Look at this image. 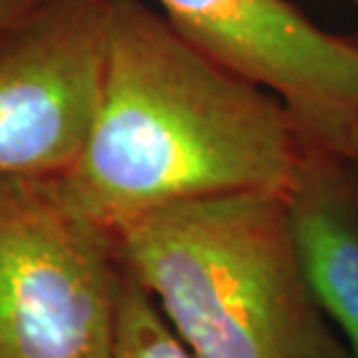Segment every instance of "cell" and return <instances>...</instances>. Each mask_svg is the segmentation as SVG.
<instances>
[{
    "label": "cell",
    "instance_id": "6da1fadb",
    "mask_svg": "<svg viewBox=\"0 0 358 358\" xmlns=\"http://www.w3.org/2000/svg\"><path fill=\"white\" fill-rule=\"evenodd\" d=\"M300 154L282 98L212 59L159 7L110 0L98 110L59 177L87 217L112 233L182 200L284 191Z\"/></svg>",
    "mask_w": 358,
    "mask_h": 358
},
{
    "label": "cell",
    "instance_id": "7a4b0ae2",
    "mask_svg": "<svg viewBox=\"0 0 358 358\" xmlns=\"http://www.w3.org/2000/svg\"><path fill=\"white\" fill-rule=\"evenodd\" d=\"M112 240L196 358H349L300 270L284 191L156 207Z\"/></svg>",
    "mask_w": 358,
    "mask_h": 358
},
{
    "label": "cell",
    "instance_id": "3957f363",
    "mask_svg": "<svg viewBox=\"0 0 358 358\" xmlns=\"http://www.w3.org/2000/svg\"><path fill=\"white\" fill-rule=\"evenodd\" d=\"M121 261L59 177H0V358H112Z\"/></svg>",
    "mask_w": 358,
    "mask_h": 358
},
{
    "label": "cell",
    "instance_id": "277c9868",
    "mask_svg": "<svg viewBox=\"0 0 358 358\" xmlns=\"http://www.w3.org/2000/svg\"><path fill=\"white\" fill-rule=\"evenodd\" d=\"M110 0H45L0 31V177H63L98 110Z\"/></svg>",
    "mask_w": 358,
    "mask_h": 358
},
{
    "label": "cell",
    "instance_id": "5b68a950",
    "mask_svg": "<svg viewBox=\"0 0 358 358\" xmlns=\"http://www.w3.org/2000/svg\"><path fill=\"white\" fill-rule=\"evenodd\" d=\"M182 35L279 96L307 142L331 149L358 112V40L286 0H156Z\"/></svg>",
    "mask_w": 358,
    "mask_h": 358
},
{
    "label": "cell",
    "instance_id": "8992f818",
    "mask_svg": "<svg viewBox=\"0 0 358 358\" xmlns=\"http://www.w3.org/2000/svg\"><path fill=\"white\" fill-rule=\"evenodd\" d=\"M300 270L328 324L358 358V186L331 149L303 140L284 189Z\"/></svg>",
    "mask_w": 358,
    "mask_h": 358
},
{
    "label": "cell",
    "instance_id": "52a82bcc",
    "mask_svg": "<svg viewBox=\"0 0 358 358\" xmlns=\"http://www.w3.org/2000/svg\"><path fill=\"white\" fill-rule=\"evenodd\" d=\"M112 358H196L142 284L121 266Z\"/></svg>",
    "mask_w": 358,
    "mask_h": 358
},
{
    "label": "cell",
    "instance_id": "ba28073f",
    "mask_svg": "<svg viewBox=\"0 0 358 358\" xmlns=\"http://www.w3.org/2000/svg\"><path fill=\"white\" fill-rule=\"evenodd\" d=\"M331 152L338 154L349 166V170L358 177V112L354 117H349L347 124L342 126V131L338 135V140H335V145L331 147Z\"/></svg>",
    "mask_w": 358,
    "mask_h": 358
},
{
    "label": "cell",
    "instance_id": "9c48e42d",
    "mask_svg": "<svg viewBox=\"0 0 358 358\" xmlns=\"http://www.w3.org/2000/svg\"><path fill=\"white\" fill-rule=\"evenodd\" d=\"M40 3H45V0H0V31H5L14 21L26 17Z\"/></svg>",
    "mask_w": 358,
    "mask_h": 358
},
{
    "label": "cell",
    "instance_id": "30bf717a",
    "mask_svg": "<svg viewBox=\"0 0 358 358\" xmlns=\"http://www.w3.org/2000/svg\"><path fill=\"white\" fill-rule=\"evenodd\" d=\"M352 3H354V5H358V0H352Z\"/></svg>",
    "mask_w": 358,
    "mask_h": 358
}]
</instances>
